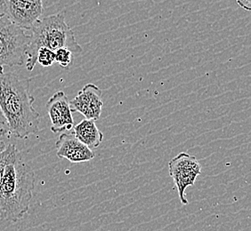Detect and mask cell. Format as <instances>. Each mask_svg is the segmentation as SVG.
<instances>
[{
  "instance_id": "cell-9",
  "label": "cell",
  "mask_w": 251,
  "mask_h": 231,
  "mask_svg": "<svg viewBox=\"0 0 251 231\" xmlns=\"http://www.w3.org/2000/svg\"><path fill=\"white\" fill-rule=\"evenodd\" d=\"M55 147L58 158L75 164L88 162L96 158L92 149L77 140L73 132H64L60 135Z\"/></svg>"
},
{
  "instance_id": "cell-11",
  "label": "cell",
  "mask_w": 251,
  "mask_h": 231,
  "mask_svg": "<svg viewBox=\"0 0 251 231\" xmlns=\"http://www.w3.org/2000/svg\"><path fill=\"white\" fill-rule=\"evenodd\" d=\"M73 53L67 48H60L54 52V63L63 69H68L73 64Z\"/></svg>"
},
{
  "instance_id": "cell-2",
  "label": "cell",
  "mask_w": 251,
  "mask_h": 231,
  "mask_svg": "<svg viewBox=\"0 0 251 231\" xmlns=\"http://www.w3.org/2000/svg\"><path fill=\"white\" fill-rule=\"evenodd\" d=\"M35 188V173L19 149L5 165L0 183V221L17 222L29 212Z\"/></svg>"
},
{
  "instance_id": "cell-5",
  "label": "cell",
  "mask_w": 251,
  "mask_h": 231,
  "mask_svg": "<svg viewBox=\"0 0 251 231\" xmlns=\"http://www.w3.org/2000/svg\"><path fill=\"white\" fill-rule=\"evenodd\" d=\"M43 11V0H0V15L26 30L41 18Z\"/></svg>"
},
{
  "instance_id": "cell-6",
  "label": "cell",
  "mask_w": 251,
  "mask_h": 231,
  "mask_svg": "<svg viewBox=\"0 0 251 231\" xmlns=\"http://www.w3.org/2000/svg\"><path fill=\"white\" fill-rule=\"evenodd\" d=\"M169 167V175L174 181L180 202L184 206L188 205L185 190L190 186L194 185L197 177L201 173V165L194 156H191L186 152H181L171 159Z\"/></svg>"
},
{
  "instance_id": "cell-3",
  "label": "cell",
  "mask_w": 251,
  "mask_h": 231,
  "mask_svg": "<svg viewBox=\"0 0 251 231\" xmlns=\"http://www.w3.org/2000/svg\"><path fill=\"white\" fill-rule=\"evenodd\" d=\"M29 42L26 52V69L31 71L37 64V54L42 47L53 52L67 48L73 54H80L82 47L77 43L73 29L65 22L63 12L40 19L29 30Z\"/></svg>"
},
{
  "instance_id": "cell-12",
  "label": "cell",
  "mask_w": 251,
  "mask_h": 231,
  "mask_svg": "<svg viewBox=\"0 0 251 231\" xmlns=\"http://www.w3.org/2000/svg\"><path fill=\"white\" fill-rule=\"evenodd\" d=\"M37 63L44 68L51 67L54 63V52L46 47L39 49L37 54Z\"/></svg>"
},
{
  "instance_id": "cell-4",
  "label": "cell",
  "mask_w": 251,
  "mask_h": 231,
  "mask_svg": "<svg viewBox=\"0 0 251 231\" xmlns=\"http://www.w3.org/2000/svg\"><path fill=\"white\" fill-rule=\"evenodd\" d=\"M29 42V30L0 15V68L24 65Z\"/></svg>"
},
{
  "instance_id": "cell-16",
  "label": "cell",
  "mask_w": 251,
  "mask_h": 231,
  "mask_svg": "<svg viewBox=\"0 0 251 231\" xmlns=\"http://www.w3.org/2000/svg\"><path fill=\"white\" fill-rule=\"evenodd\" d=\"M5 72V69L4 68H0V74H3Z\"/></svg>"
},
{
  "instance_id": "cell-8",
  "label": "cell",
  "mask_w": 251,
  "mask_h": 231,
  "mask_svg": "<svg viewBox=\"0 0 251 231\" xmlns=\"http://www.w3.org/2000/svg\"><path fill=\"white\" fill-rule=\"evenodd\" d=\"M101 95L102 92L97 85L87 84L78 92L77 96L70 101L72 111L80 113L86 119L98 120L103 107Z\"/></svg>"
},
{
  "instance_id": "cell-13",
  "label": "cell",
  "mask_w": 251,
  "mask_h": 231,
  "mask_svg": "<svg viewBox=\"0 0 251 231\" xmlns=\"http://www.w3.org/2000/svg\"><path fill=\"white\" fill-rule=\"evenodd\" d=\"M10 137L11 134L8 129H0V152L9 144Z\"/></svg>"
},
{
  "instance_id": "cell-7",
  "label": "cell",
  "mask_w": 251,
  "mask_h": 231,
  "mask_svg": "<svg viewBox=\"0 0 251 231\" xmlns=\"http://www.w3.org/2000/svg\"><path fill=\"white\" fill-rule=\"evenodd\" d=\"M47 111L51 121V131L54 134L70 132L74 127L73 111L64 92L53 93L47 103Z\"/></svg>"
},
{
  "instance_id": "cell-10",
  "label": "cell",
  "mask_w": 251,
  "mask_h": 231,
  "mask_svg": "<svg viewBox=\"0 0 251 231\" xmlns=\"http://www.w3.org/2000/svg\"><path fill=\"white\" fill-rule=\"evenodd\" d=\"M74 135L89 149H97L103 140V134L98 129L96 121L83 119L74 126Z\"/></svg>"
},
{
  "instance_id": "cell-1",
  "label": "cell",
  "mask_w": 251,
  "mask_h": 231,
  "mask_svg": "<svg viewBox=\"0 0 251 231\" xmlns=\"http://www.w3.org/2000/svg\"><path fill=\"white\" fill-rule=\"evenodd\" d=\"M28 78L15 73L0 74V111L10 134L18 139H28L39 132L40 115L34 109Z\"/></svg>"
},
{
  "instance_id": "cell-14",
  "label": "cell",
  "mask_w": 251,
  "mask_h": 231,
  "mask_svg": "<svg viewBox=\"0 0 251 231\" xmlns=\"http://www.w3.org/2000/svg\"><path fill=\"white\" fill-rule=\"evenodd\" d=\"M237 4L242 7V9L245 10L247 12L251 11V0H235Z\"/></svg>"
},
{
  "instance_id": "cell-15",
  "label": "cell",
  "mask_w": 251,
  "mask_h": 231,
  "mask_svg": "<svg viewBox=\"0 0 251 231\" xmlns=\"http://www.w3.org/2000/svg\"><path fill=\"white\" fill-rule=\"evenodd\" d=\"M0 129H8L7 124H6L5 119L4 118L3 115H2L1 111H0ZM8 130H9V129H8Z\"/></svg>"
}]
</instances>
